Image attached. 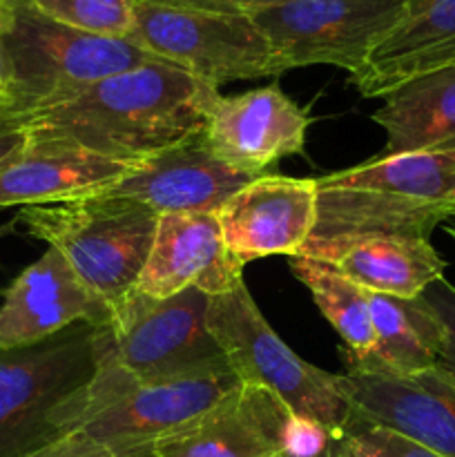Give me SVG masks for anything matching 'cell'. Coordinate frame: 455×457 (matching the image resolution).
I'll return each mask as SVG.
<instances>
[{
  "label": "cell",
  "mask_w": 455,
  "mask_h": 457,
  "mask_svg": "<svg viewBox=\"0 0 455 457\" xmlns=\"http://www.w3.org/2000/svg\"><path fill=\"white\" fill-rule=\"evenodd\" d=\"M219 89L168 61L89 85L74 98L18 120L27 138L67 141L128 165L203 132Z\"/></svg>",
  "instance_id": "1"
},
{
  "label": "cell",
  "mask_w": 455,
  "mask_h": 457,
  "mask_svg": "<svg viewBox=\"0 0 455 457\" xmlns=\"http://www.w3.org/2000/svg\"><path fill=\"white\" fill-rule=\"evenodd\" d=\"M455 212V150L379 154L317 179L308 241L355 237L428 239Z\"/></svg>",
  "instance_id": "2"
},
{
  "label": "cell",
  "mask_w": 455,
  "mask_h": 457,
  "mask_svg": "<svg viewBox=\"0 0 455 457\" xmlns=\"http://www.w3.org/2000/svg\"><path fill=\"white\" fill-rule=\"evenodd\" d=\"M0 49L4 70L0 119L7 120H22L70 101L112 74L163 61L129 38L85 34L52 21L34 4L12 7Z\"/></svg>",
  "instance_id": "3"
},
{
  "label": "cell",
  "mask_w": 455,
  "mask_h": 457,
  "mask_svg": "<svg viewBox=\"0 0 455 457\" xmlns=\"http://www.w3.org/2000/svg\"><path fill=\"white\" fill-rule=\"evenodd\" d=\"M98 328L80 321L0 353V457H25L74 433L98 369Z\"/></svg>",
  "instance_id": "4"
},
{
  "label": "cell",
  "mask_w": 455,
  "mask_h": 457,
  "mask_svg": "<svg viewBox=\"0 0 455 457\" xmlns=\"http://www.w3.org/2000/svg\"><path fill=\"white\" fill-rule=\"evenodd\" d=\"M18 221L56 248L112 315L136 286L154 241L159 212L107 192L49 205H25Z\"/></svg>",
  "instance_id": "5"
},
{
  "label": "cell",
  "mask_w": 455,
  "mask_h": 457,
  "mask_svg": "<svg viewBox=\"0 0 455 457\" xmlns=\"http://www.w3.org/2000/svg\"><path fill=\"white\" fill-rule=\"evenodd\" d=\"M236 386L241 379L232 369L141 384L123 373L98 342V369L85 391L74 431L92 437L114 457H154V446L163 437L199 420Z\"/></svg>",
  "instance_id": "6"
},
{
  "label": "cell",
  "mask_w": 455,
  "mask_h": 457,
  "mask_svg": "<svg viewBox=\"0 0 455 457\" xmlns=\"http://www.w3.org/2000/svg\"><path fill=\"white\" fill-rule=\"evenodd\" d=\"M208 328L241 382L272 393L290 413L315 420L339 437L352 409L339 393L337 375L308 364L285 346L245 281L210 297Z\"/></svg>",
  "instance_id": "7"
},
{
  "label": "cell",
  "mask_w": 455,
  "mask_h": 457,
  "mask_svg": "<svg viewBox=\"0 0 455 457\" xmlns=\"http://www.w3.org/2000/svg\"><path fill=\"white\" fill-rule=\"evenodd\" d=\"M208 308L210 295L196 288L163 299L132 290L110 324L101 326L98 342L123 373L141 384L230 369L208 328Z\"/></svg>",
  "instance_id": "8"
},
{
  "label": "cell",
  "mask_w": 455,
  "mask_h": 457,
  "mask_svg": "<svg viewBox=\"0 0 455 457\" xmlns=\"http://www.w3.org/2000/svg\"><path fill=\"white\" fill-rule=\"evenodd\" d=\"M129 40L217 89L230 80L281 74L270 43L250 16L138 0Z\"/></svg>",
  "instance_id": "9"
},
{
  "label": "cell",
  "mask_w": 455,
  "mask_h": 457,
  "mask_svg": "<svg viewBox=\"0 0 455 457\" xmlns=\"http://www.w3.org/2000/svg\"><path fill=\"white\" fill-rule=\"evenodd\" d=\"M409 0H285L252 21L270 43L281 74L333 65L355 74L397 25Z\"/></svg>",
  "instance_id": "10"
},
{
  "label": "cell",
  "mask_w": 455,
  "mask_h": 457,
  "mask_svg": "<svg viewBox=\"0 0 455 457\" xmlns=\"http://www.w3.org/2000/svg\"><path fill=\"white\" fill-rule=\"evenodd\" d=\"M317 217V179L261 174L219 208L223 241L239 266L254 259L297 257Z\"/></svg>",
  "instance_id": "11"
},
{
  "label": "cell",
  "mask_w": 455,
  "mask_h": 457,
  "mask_svg": "<svg viewBox=\"0 0 455 457\" xmlns=\"http://www.w3.org/2000/svg\"><path fill=\"white\" fill-rule=\"evenodd\" d=\"M310 123L308 107L270 85L236 96L219 94L205 120L203 141L232 168L266 174L285 156L302 154Z\"/></svg>",
  "instance_id": "12"
},
{
  "label": "cell",
  "mask_w": 455,
  "mask_h": 457,
  "mask_svg": "<svg viewBox=\"0 0 455 457\" xmlns=\"http://www.w3.org/2000/svg\"><path fill=\"white\" fill-rule=\"evenodd\" d=\"M337 388L352 413L442 457H455V384L437 369L415 375L343 373Z\"/></svg>",
  "instance_id": "13"
},
{
  "label": "cell",
  "mask_w": 455,
  "mask_h": 457,
  "mask_svg": "<svg viewBox=\"0 0 455 457\" xmlns=\"http://www.w3.org/2000/svg\"><path fill=\"white\" fill-rule=\"evenodd\" d=\"M112 311L80 281L56 248L27 266L4 293L0 306V353L34 346L70 326H105Z\"/></svg>",
  "instance_id": "14"
},
{
  "label": "cell",
  "mask_w": 455,
  "mask_h": 457,
  "mask_svg": "<svg viewBox=\"0 0 455 457\" xmlns=\"http://www.w3.org/2000/svg\"><path fill=\"white\" fill-rule=\"evenodd\" d=\"M241 281L244 266L228 250L217 214L168 212L159 214L154 241L134 293L163 299L196 288L214 297Z\"/></svg>",
  "instance_id": "15"
},
{
  "label": "cell",
  "mask_w": 455,
  "mask_h": 457,
  "mask_svg": "<svg viewBox=\"0 0 455 457\" xmlns=\"http://www.w3.org/2000/svg\"><path fill=\"white\" fill-rule=\"evenodd\" d=\"M261 174L241 172L219 159L203 132L143 161L107 195L128 196L154 212H219L232 195Z\"/></svg>",
  "instance_id": "16"
},
{
  "label": "cell",
  "mask_w": 455,
  "mask_h": 457,
  "mask_svg": "<svg viewBox=\"0 0 455 457\" xmlns=\"http://www.w3.org/2000/svg\"><path fill=\"white\" fill-rule=\"evenodd\" d=\"M132 170L134 165L74 143L27 138L25 147L0 165V208L62 204L98 195Z\"/></svg>",
  "instance_id": "17"
},
{
  "label": "cell",
  "mask_w": 455,
  "mask_h": 457,
  "mask_svg": "<svg viewBox=\"0 0 455 457\" xmlns=\"http://www.w3.org/2000/svg\"><path fill=\"white\" fill-rule=\"evenodd\" d=\"M288 413L272 393L241 382L208 413L163 437L154 457H281Z\"/></svg>",
  "instance_id": "18"
},
{
  "label": "cell",
  "mask_w": 455,
  "mask_h": 457,
  "mask_svg": "<svg viewBox=\"0 0 455 457\" xmlns=\"http://www.w3.org/2000/svg\"><path fill=\"white\" fill-rule=\"evenodd\" d=\"M455 65V0H409L397 25L368 54L351 83L366 98Z\"/></svg>",
  "instance_id": "19"
},
{
  "label": "cell",
  "mask_w": 455,
  "mask_h": 457,
  "mask_svg": "<svg viewBox=\"0 0 455 457\" xmlns=\"http://www.w3.org/2000/svg\"><path fill=\"white\" fill-rule=\"evenodd\" d=\"M299 257L319 259L337 268L360 288L413 299L437 279L446 262L428 239L409 237H355L337 241H308Z\"/></svg>",
  "instance_id": "20"
},
{
  "label": "cell",
  "mask_w": 455,
  "mask_h": 457,
  "mask_svg": "<svg viewBox=\"0 0 455 457\" xmlns=\"http://www.w3.org/2000/svg\"><path fill=\"white\" fill-rule=\"evenodd\" d=\"M377 344L366 355H352L342 348L346 373L415 375L435 369L442 353L440 317L419 295L413 299L393 297L364 290Z\"/></svg>",
  "instance_id": "21"
},
{
  "label": "cell",
  "mask_w": 455,
  "mask_h": 457,
  "mask_svg": "<svg viewBox=\"0 0 455 457\" xmlns=\"http://www.w3.org/2000/svg\"><path fill=\"white\" fill-rule=\"evenodd\" d=\"M382 98L373 120L386 132L384 156L455 150V65L415 76Z\"/></svg>",
  "instance_id": "22"
},
{
  "label": "cell",
  "mask_w": 455,
  "mask_h": 457,
  "mask_svg": "<svg viewBox=\"0 0 455 457\" xmlns=\"http://www.w3.org/2000/svg\"><path fill=\"white\" fill-rule=\"evenodd\" d=\"M293 275L310 290L317 308L337 330L343 342V351L352 355H366L375 348L373 320H370L368 302L364 288L352 284L330 263L310 257H290Z\"/></svg>",
  "instance_id": "23"
},
{
  "label": "cell",
  "mask_w": 455,
  "mask_h": 457,
  "mask_svg": "<svg viewBox=\"0 0 455 457\" xmlns=\"http://www.w3.org/2000/svg\"><path fill=\"white\" fill-rule=\"evenodd\" d=\"M40 13L85 34L129 38L138 0H31Z\"/></svg>",
  "instance_id": "24"
},
{
  "label": "cell",
  "mask_w": 455,
  "mask_h": 457,
  "mask_svg": "<svg viewBox=\"0 0 455 457\" xmlns=\"http://www.w3.org/2000/svg\"><path fill=\"white\" fill-rule=\"evenodd\" d=\"M343 457H442L426 446L352 413L337 437Z\"/></svg>",
  "instance_id": "25"
},
{
  "label": "cell",
  "mask_w": 455,
  "mask_h": 457,
  "mask_svg": "<svg viewBox=\"0 0 455 457\" xmlns=\"http://www.w3.org/2000/svg\"><path fill=\"white\" fill-rule=\"evenodd\" d=\"M422 297L431 303L435 315L440 317L442 330H444L442 353L435 369L455 384V286L446 279H437L435 284L424 290Z\"/></svg>",
  "instance_id": "26"
},
{
  "label": "cell",
  "mask_w": 455,
  "mask_h": 457,
  "mask_svg": "<svg viewBox=\"0 0 455 457\" xmlns=\"http://www.w3.org/2000/svg\"><path fill=\"white\" fill-rule=\"evenodd\" d=\"M335 440L324 424L288 413L281 427V453L285 457H317Z\"/></svg>",
  "instance_id": "27"
},
{
  "label": "cell",
  "mask_w": 455,
  "mask_h": 457,
  "mask_svg": "<svg viewBox=\"0 0 455 457\" xmlns=\"http://www.w3.org/2000/svg\"><path fill=\"white\" fill-rule=\"evenodd\" d=\"M154 3L172 4V7L187 9H203V12L214 13H232V16H250L266 12L275 4L285 3V0H154Z\"/></svg>",
  "instance_id": "28"
},
{
  "label": "cell",
  "mask_w": 455,
  "mask_h": 457,
  "mask_svg": "<svg viewBox=\"0 0 455 457\" xmlns=\"http://www.w3.org/2000/svg\"><path fill=\"white\" fill-rule=\"evenodd\" d=\"M25 457H114L105 446L94 442L85 433H67L61 440L52 442V445L43 446V449L34 451V453Z\"/></svg>",
  "instance_id": "29"
},
{
  "label": "cell",
  "mask_w": 455,
  "mask_h": 457,
  "mask_svg": "<svg viewBox=\"0 0 455 457\" xmlns=\"http://www.w3.org/2000/svg\"><path fill=\"white\" fill-rule=\"evenodd\" d=\"M25 143L27 132L18 120L0 119V165L16 156L25 147Z\"/></svg>",
  "instance_id": "30"
},
{
  "label": "cell",
  "mask_w": 455,
  "mask_h": 457,
  "mask_svg": "<svg viewBox=\"0 0 455 457\" xmlns=\"http://www.w3.org/2000/svg\"><path fill=\"white\" fill-rule=\"evenodd\" d=\"M9 12H12V7L0 4V34H3V27L4 22H7ZM3 94H4V70H3V49H0V105H3Z\"/></svg>",
  "instance_id": "31"
},
{
  "label": "cell",
  "mask_w": 455,
  "mask_h": 457,
  "mask_svg": "<svg viewBox=\"0 0 455 457\" xmlns=\"http://www.w3.org/2000/svg\"><path fill=\"white\" fill-rule=\"evenodd\" d=\"M317 457H343V455H342V449H339V442H337V437H335V440L330 442V446H328V449L324 451V453H321V455H317Z\"/></svg>",
  "instance_id": "32"
},
{
  "label": "cell",
  "mask_w": 455,
  "mask_h": 457,
  "mask_svg": "<svg viewBox=\"0 0 455 457\" xmlns=\"http://www.w3.org/2000/svg\"><path fill=\"white\" fill-rule=\"evenodd\" d=\"M4 7H18V4H31V0H0Z\"/></svg>",
  "instance_id": "33"
},
{
  "label": "cell",
  "mask_w": 455,
  "mask_h": 457,
  "mask_svg": "<svg viewBox=\"0 0 455 457\" xmlns=\"http://www.w3.org/2000/svg\"><path fill=\"white\" fill-rule=\"evenodd\" d=\"M446 232H449V235L455 239V212H453V217H451L449 221H446Z\"/></svg>",
  "instance_id": "34"
},
{
  "label": "cell",
  "mask_w": 455,
  "mask_h": 457,
  "mask_svg": "<svg viewBox=\"0 0 455 457\" xmlns=\"http://www.w3.org/2000/svg\"><path fill=\"white\" fill-rule=\"evenodd\" d=\"M281 457H285V455H281Z\"/></svg>",
  "instance_id": "35"
}]
</instances>
